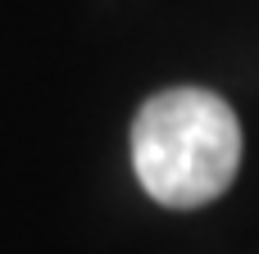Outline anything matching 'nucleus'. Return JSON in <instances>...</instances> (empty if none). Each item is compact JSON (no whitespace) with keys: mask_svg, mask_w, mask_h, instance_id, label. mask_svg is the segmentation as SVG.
<instances>
[{"mask_svg":"<svg viewBox=\"0 0 259 254\" xmlns=\"http://www.w3.org/2000/svg\"><path fill=\"white\" fill-rule=\"evenodd\" d=\"M132 168L164 209L219 200L241 168V123L232 105L200 86L150 95L132 118Z\"/></svg>","mask_w":259,"mask_h":254,"instance_id":"f257e3e1","label":"nucleus"}]
</instances>
